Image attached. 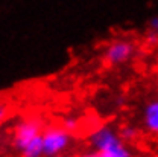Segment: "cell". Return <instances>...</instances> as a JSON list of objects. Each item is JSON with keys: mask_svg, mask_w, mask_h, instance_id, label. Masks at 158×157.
<instances>
[{"mask_svg": "<svg viewBox=\"0 0 158 157\" xmlns=\"http://www.w3.org/2000/svg\"><path fill=\"white\" fill-rule=\"evenodd\" d=\"M141 122L149 133L158 136V98L149 99L144 104L141 113Z\"/></svg>", "mask_w": 158, "mask_h": 157, "instance_id": "5b68a950", "label": "cell"}, {"mask_svg": "<svg viewBox=\"0 0 158 157\" xmlns=\"http://www.w3.org/2000/svg\"><path fill=\"white\" fill-rule=\"evenodd\" d=\"M78 157H100L96 150H93V151H87V153H82V154H79Z\"/></svg>", "mask_w": 158, "mask_h": 157, "instance_id": "8fae6325", "label": "cell"}, {"mask_svg": "<svg viewBox=\"0 0 158 157\" xmlns=\"http://www.w3.org/2000/svg\"><path fill=\"white\" fill-rule=\"evenodd\" d=\"M21 157H43L44 156V148H43V134L31 140L21 151Z\"/></svg>", "mask_w": 158, "mask_h": 157, "instance_id": "8992f818", "label": "cell"}, {"mask_svg": "<svg viewBox=\"0 0 158 157\" xmlns=\"http://www.w3.org/2000/svg\"><path fill=\"white\" fill-rule=\"evenodd\" d=\"M88 142L100 157H131L125 140L111 125H100L93 130L88 136Z\"/></svg>", "mask_w": 158, "mask_h": 157, "instance_id": "6da1fadb", "label": "cell"}, {"mask_svg": "<svg viewBox=\"0 0 158 157\" xmlns=\"http://www.w3.org/2000/svg\"><path fill=\"white\" fill-rule=\"evenodd\" d=\"M137 44L129 38H117L108 43L102 52V59L108 67H117L129 63L137 55Z\"/></svg>", "mask_w": 158, "mask_h": 157, "instance_id": "7a4b0ae2", "label": "cell"}, {"mask_svg": "<svg viewBox=\"0 0 158 157\" xmlns=\"http://www.w3.org/2000/svg\"><path fill=\"white\" fill-rule=\"evenodd\" d=\"M9 116V105L3 101H0V124H3Z\"/></svg>", "mask_w": 158, "mask_h": 157, "instance_id": "30bf717a", "label": "cell"}, {"mask_svg": "<svg viewBox=\"0 0 158 157\" xmlns=\"http://www.w3.org/2000/svg\"><path fill=\"white\" fill-rule=\"evenodd\" d=\"M43 120L38 118H26L20 120L14 131V145L21 151L31 140L43 134Z\"/></svg>", "mask_w": 158, "mask_h": 157, "instance_id": "277c9868", "label": "cell"}, {"mask_svg": "<svg viewBox=\"0 0 158 157\" xmlns=\"http://www.w3.org/2000/svg\"><path fill=\"white\" fill-rule=\"evenodd\" d=\"M79 119L78 118H73V116H69V118H65L64 119V122H62V127L67 130V131H70L72 134L76 131L79 128Z\"/></svg>", "mask_w": 158, "mask_h": 157, "instance_id": "9c48e42d", "label": "cell"}, {"mask_svg": "<svg viewBox=\"0 0 158 157\" xmlns=\"http://www.w3.org/2000/svg\"><path fill=\"white\" fill-rule=\"evenodd\" d=\"M120 137L123 139L125 142H132L138 137V130L134 127V125H125L120 128Z\"/></svg>", "mask_w": 158, "mask_h": 157, "instance_id": "ba28073f", "label": "cell"}, {"mask_svg": "<svg viewBox=\"0 0 158 157\" xmlns=\"http://www.w3.org/2000/svg\"><path fill=\"white\" fill-rule=\"evenodd\" d=\"M72 133L61 127H47L43 130V148L46 157H58L69 148Z\"/></svg>", "mask_w": 158, "mask_h": 157, "instance_id": "3957f363", "label": "cell"}, {"mask_svg": "<svg viewBox=\"0 0 158 157\" xmlns=\"http://www.w3.org/2000/svg\"><path fill=\"white\" fill-rule=\"evenodd\" d=\"M144 43L149 46H158V15L148 21L144 31Z\"/></svg>", "mask_w": 158, "mask_h": 157, "instance_id": "52a82bcc", "label": "cell"}]
</instances>
